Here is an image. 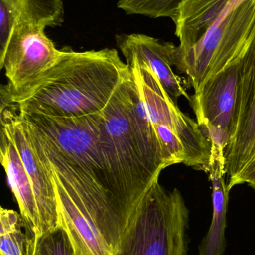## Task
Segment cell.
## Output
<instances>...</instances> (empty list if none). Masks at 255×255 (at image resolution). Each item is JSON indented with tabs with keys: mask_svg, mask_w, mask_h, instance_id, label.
<instances>
[{
	"mask_svg": "<svg viewBox=\"0 0 255 255\" xmlns=\"http://www.w3.org/2000/svg\"><path fill=\"white\" fill-rule=\"evenodd\" d=\"M16 109L36 155L53 181L67 230L85 242L119 236L139 204L127 199L112 178L102 143V110L56 118Z\"/></svg>",
	"mask_w": 255,
	"mask_h": 255,
	"instance_id": "obj_1",
	"label": "cell"
},
{
	"mask_svg": "<svg viewBox=\"0 0 255 255\" xmlns=\"http://www.w3.org/2000/svg\"><path fill=\"white\" fill-rule=\"evenodd\" d=\"M130 72L117 49L76 52L66 48L55 64L28 86L12 91L2 85L1 101L49 118L86 116L107 106Z\"/></svg>",
	"mask_w": 255,
	"mask_h": 255,
	"instance_id": "obj_2",
	"label": "cell"
},
{
	"mask_svg": "<svg viewBox=\"0 0 255 255\" xmlns=\"http://www.w3.org/2000/svg\"><path fill=\"white\" fill-rule=\"evenodd\" d=\"M136 81L148 118L167 158L172 165L184 163L205 171L211 144L197 122L183 113L155 74L134 61L126 62Z\"/></svg>",
	"mask_w": 255,
	"mask_h": 255,
	"instance_id": "obj_3",
	"label": "cell"
},
{
	"mask_svg": "<svg viewBox=\"0 0 255 255\" xmlns=\"http://www.w3.org/2000/svg\"><path fill=\"white\" fill-rule=\"evenodd\" d=\"M190 212L181 192L155 181L130 220L118 255H187Z\"/></svg>",
	"mask_w": 255,
	"mask_h": 255,
	"instance_id": "obj_4",
	"label": "cell"
},
{
	"mask_svg": "<svg viewBox=\"0 0 255 255\" xmlns=\"http://www.w3.org/2000/svg\"><path fill=\"white\" fill-rule=\"evenodd\" d=\"M255 27V0H243L231 7L196 44L175 47L174 66L187 76L198 93L207 81L239 58Z\"/></svg>",
	"mask_w": 255,
	"mask_h": 255,
	"instance_id": "obj_5",
	"label": "cell"
},
{
	"mask_svg": "<svg viewBox=\"0 0 255 255\" xmlns=\"http://www.w3.org/2000/svg\"><path fill=\"white\" fill-rule=\"evenodd\" d=\"M45 27L19 22L13 27L0 55V68L8 79L7 88L17 91L37 80L55 64L61 50L45 34Z\"/></svg>",
	"mask_w": 255,
	"mask_h": 255,
	"instance_id": "obj_6",
	"label": "cell"
},
{
	"mask_svg": "<svg viewBox=\"0 0 255 255\" xmlns=\"http://www.w3.org/2000/svg\"><path fill=\"white\" fill-rule=\"evenodd\" d=\"M241 56L190 97V106L202 133L207 130H218L229 139L233 135L238 118Z\"/></svg>",
	"mask_w": 255,
	"mask_h": 255,
	"instance_id": "obj_7",
	"label": "cell"
},
{
	"mask_svg": "<svg viewBox=\"0 0 255 255\" xmlns=\"http://www.w3.org/2000/svg\"><path fill=\"white\" fill-rule=\"evenodd\" d=\"M241 63L236 128L225 150L227 184L255 154V27Z\"/></svg>",
	"mask_w": 255,
	"mask_h": 255,
	"instance_id": "obj_8",
	"label": "cell"
},
{
	"mask_svg": "<svg viewBox=\"0 0 255 255\" xmlns=\"http://www.w3.org/2000/svg\"><path fill=\"white\" fill-rule=\"evenodd\" d=\"M115 39L127 62L134 61L148 67L175 103L181 97L190 101L182 79L172 70L176 46L142 34H119Z\"/></svg>",
	"mask_w": 255,
	"mask_h": 255,
	"instance_id": "obj_9",
	"label": "cell"
},
{
	"mask_svg": "<svg viewBox=\"0 0 255 255\" xmlns=\"http://www.w3.org/2000/svg\"><path fill=\"white\" fill-rule=\"evenodd\" d=\"M0 160L7 181L19 205L25 231L37 244L44 237L37 202L17 148L8 133L0 128Z\"/></svg>",
	"mask_w": 255,
	"mask_h": 255,
	"instance_id": "obj_10",
	"label": "cell"
},
{
	"mask_svg": "<svg viewBox=\"0 0 255 255\" xmlns=\"http://www.w3.org/2000/svg\"><path fill=\"white\" fill-rule=\"evenodd\" d=\"M225 148L211 145V157L205 172L212 185L213 216L211 226L199 244V255H224L227 242V210L229 191L225 176L227 175Z\"/></svg>",
	"mask_w": 255,
	"mask_h": 255,
	"instance_id": "obj_11",
	"label": "cell"
},
{
	"mask_svg": "<svg viewBox=\"0 0 255 255\" xmlns=\"http://www.w3.org/2000/svg\"><path fill=\"white\" fill-rule=\"evenodd\" d=\"M243 0H183L174 22L179 50L199 41L213 24L231 7Z\"/></svg>",
	"mask_w": 255,
	"mask_h": 255,
	"instance_id": "obj_12",
	"label": "cell"
},
{
	"mask_svg": "<svg viewBox=\"0 0 255 255\" xmlns=\"http://www.w3.org/2000/svg\"><path fill=\"white\" fill-rule=\"evenodd\" d=\"M0 10L6 20L15 25L28 22L46 28L64 22L61 0H0Z\"/></svg>",
	"mask_w": 255,
	"mask_h": 255,
	"instance_id": "obj_13",
	"label": "cell"
},
{
	"mask_svg": "<svg viewBox=\"0 0 255 255\" xmlns=\"http://www.w3.org/2000/svg\"><path fill=\"white\" fill-rule=\"evenodd\" d=\"M0 223V255L34 254L38 244L26 233L20 214L1 208Z\"/></svg>",
	"mask_w": 255,
	"mask_h": 255,
	"instance_id": "obj_14",
	"label": "cell"
},
{
	"mask_svg": "<svg viewBox=\"0 0 255 255\" xmlns=\"http://www.w3.org/2000/svg\"><path fill=\"white\" fill-rule=\"evenodd\" d=\"M183 0H119L118 8L127 14H137L151 18L168 17L176 20Z\"/></svg>",
	"mask_w": 255,
	"mask_h": 255,
	"instance_id": "obj_15",
	"label": "cell"
},
{
	"mask_svg": "<svg viewBox=\"0 0 255 255\" xmlns=\"http://www.w3.org/2000/svg\"><path fill=\"white\" fill-rule=\"evenodd\" d=\"M37 247L40 255H75L67 234L61 228L45 235Z\"/></svg>",
	"mask_w": 255,
	"mask_h": 255,
	"instance_id": "obj_16",
	"label": "cell"
},
{
	"mask_svg": "<svg viewBox=\"0 0 255 255\" xmlns=\"http://www.w3.org/2000/svg\"><path fill=\"white\" fill-rule=\"evenodd\" d=\"M247 184L255 190V154L245 165L236 178L227 184L228 190L231 191L235 186Z\"/></svg>",
	"mask_w": 255,
	"mask_h": 255,
	"instance_id": "obj_17",
	"label": "cell"
},
{
	"mask_svg": "<svg viewBox=\"0 0 255 255\" xmlns=\"http://www.w3.org/2000/svg\"><path fill=\"white\" fill-rule=\"evenodd\" d=\"M33 255H40V252H39L38 247L36 249L35 251H34V254Z\"/></svg>",
	"mask_w": 255,
	"mask_h": 255,
	"instance_id": "obj_18",
	"label": "cell"
}]
</instances>
